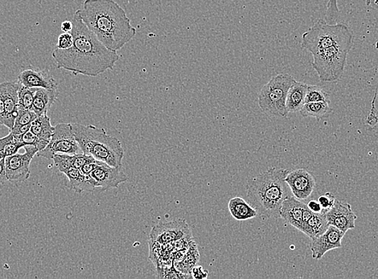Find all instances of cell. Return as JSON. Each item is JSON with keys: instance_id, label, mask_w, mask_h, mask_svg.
I'll list each match as a JSON object with an SVG mask.
<instances>
[{"instance_id": "obj_1", "label": "cell", "mask_w": 378, "mask_h": 279, "mask_svg": "<svg viewBox=\"0 0 378 279\" xmlns=\"http://www.w3.org/2000/svg\"><path fill=\"white\" fill-rule=\"evenodd\" d=\"M72 22V46L68 49H55L52 54L57 69L88 77H97L113 69L120 60L117 52L106 48L100 42L76 11Z\"/></svg>"}, {"instance_id": "obj_2", "label": "cell", "mask_w": 378, "mask_h": 279, "mask_svg": "<svg viewBox=\"0 0 378 279\" xmlns=\"http://www.w3.org/2000/svg\"><path fill=\"white\" fill-rule=\"evenodd\" d=\"M99 42L112 51H119L137 35L125 10L114 0H86L76 11Z\"/></svg>"}, {"instance_id": "obj_3", "label": "cell", "mask_w": 378, "mask_h": 279, "mask_svg": "<svg viewBox=\"0 0 378 279\" xmlns=\"http://www.w3.org/2000/svg\"><path fill=\"white\" fill-rule=\"evenodd\" d=\"M289 171L271 167L258 174L247 183V201L263 218H280L282 203L292 196L286 183Z\"/></svg>"}, {"instance_id": "obj_4", "label": "cell", "mask_w": 378, "mask_h": 279, "mask_svg": "<svg viewBox=\"0 0 378 279\" xmlns=\"http://www.w3.org/2000/svg\"><path fill=\"white\" fill-rule=\"evenodd\" d=\"M72 129L82 153L111 167H122L124 149L119 139L93 125L72 124Z\"/></svg>"}, {"instance_id": "obj_5", "label": "cell", "mask_w": 378, "mask_h": 279, "mask_svg": "<svg viewBox=\"0 0 378 279\" xmlns=\"http://www.w3.org/2000/svg\"><path fill=\"white\" fill-rule=\"evenodd\" d=\"M353 35L345 25H329L319 20L308 32L304 33L301 46L311 54L333 46L353 47Z\"/></svg>"}, {"instance_id": "obj_6", "label": "cell", "mask_w": 378, "mask_h": 279, "mask_svg": "<svg viewBox=\"0 0 378 279\" xmlns=\"http://www.w3.org/2000/svg\"><path fill=\"white\" fill-rule=\"evenodd\" d=\"M294 83L295 79L287 73H279L271 78L259 93V107L265 114L273 117L287 118V97Z\"/></svg>"}, {"instance_id": "obj_7", "label": "cell", "mask_w": 378, "mask_h": 279, "mask_svg": "<svg viewBox=\"0 0 378 279\" xmlns=\"http://www.w3.org/2000/svg\"><path fill=\"white\" fill-rule=\"evenodd\" d=\"M352 47L333 46L312 54L311 66L324 83L339 80L345 72L347 57Z\"/></svg>"}, {"instance_id": "obj_8", "label": "cell", "mask_w": 378, "mask_h": 279, "mask_svg": "<svg viewBox=\"0 0 378 279\" xmlns=\"http://www.w3.org/2000/svg\"><path fill=\"white\" fill-rule=\"evenodd\" d=\"M78 141H76L71 124H58L47 147L40 150L37 155L47 160H52L55 154L76 155L81 153Z\"/></svg>"}, {"instance_id": "obj_9", "label": "cell", "mask_w": 378, "mask_h": 279, "mask_svg": "<svg viewBox=\"0 0 378 279\" xmlns=\"http://www.w3.org/2000/svg\"><path fill=\"white\" fill-rule=\"evenodd\" d=\"M23 148L25 149V153H16L4 158L6 176H7L9 183L25 182L31 175L29 166H30L33 157L38 153L39 150L32 145H27Z\"/></svg>"}, {"instance_id": "obj_10", "label": "cell", "mask_w": 378, "mask_h": 279, "mask_svg": "<svg viewBox=\"0 0 378 279\" xmlns=\"http://www.w3.org/2000/svg\"><path fill=\"white\" fill-rule=\"evenodd\" d=\"M189 237H192L191 229L186 220L182 219L159 223L155 225L150 232V241L158 242L161 245Z\"/></svg>"}, {"instance_id": "obj_11", "label": "cell", "mask_w": 378, "mask_h": 279, "mask_svg": "<svg viewBox=\"0 0 378 279\" xmlns=\"http://www.w3.org/2000/svg\"><path fill=\"white\" fill-rule=\"evenodd\" d=\"M323 212L329 225L335 226L345 234L348 230L355 229L357 217L350 203L336 201L332 208Z\"/></svg>"}, {"instance_id": "obj_12", "label": "cell", "mask_w": 378, "mask_h": 279, "mask_svg": "<svg viewBox=\"0 0 378 279\" xmlns=\"http://www.w3.org/2000/svg\"><path fill=\"white\" fill-rule=\"evenodd\" d=\"M345 232L340 231L335 226L329 225L323 235L319 236L311 242L312 259L321 260L328 251L342 247V240Z\"/></svg>"}, {"instance_id": "obj_13", "label": "cell", "mask_w": 378, "mask_h": 279, "mask_svg": "<svg viewBox=\"0 0 378 279\" xmlns=\"http://www.w3.org/2000/svg\"><path fill=\"white\" fill-rule=\"evenodd\" d=\"M292 195L299 201L309 199L316 188V179L305 170L289 172L285 179Z\"/></svg>"}, {"instance_id": "obj_14", "label": "cell", "mask_w": 378, "mask_h": 279, "mask_svg": "<svg viewBox=\"0 0 378 279\" xmlns=\"http://www.w3.org/2000/svg\"><path fill=\"white\" fill-rule=\"evenodd\" d=\"M98 189L102 191L118 189L122 183L128 180V177L122 170V167H111L105 162H100L91 173Z\"/></svg>"}, {"instance_id": "obj_15", "label": "cell", "mask_w": 378, "mask_h": 279, "mask_svg": "<svg viewBox=\"0 0 378 279\" xmlns=\"http://www.w3.org/2000/svg\"><path fill=\"white\" fill-rule=\"evenodd\" d=\"M18 83L30 88L58 90L59 84L49 71L35 67H28L18 75Z\"/></svg>"}, {"instance_id": "obj_16", "label": "cell", "mask_w": 378, "mask_h": 279, "mask_svg": "<svg viewBox=\"0 0 378 279\" xmlns=\"http://www.w3.org/2000/svg\"><path fill=\"white\" fill-rule=\"evenodd\" d=\"M4 108L6 114V127H8L9 131L13 129L15 120L18 113V108H19V96H18V92H19L20 84L13 83V81H5L1 83Z\"/></svg>"}, {"instance_id": "obj_17", "label": "cell", "mask_w": 378, "mask_h": 279, "mask_svg": "<svg viewBox=\"0 0 378 279\" xmlns=\"http://www.w3.org/2000/svg\"><path fill=\"white\" fill-rule=\"evenodd\" d=\"M306 208L307 205L302 201L295 198L294 196H289L282 203L280 218L287 224L299 230Z\"/></svg>"}, {"instance_id": "obj_18", "label": "cell", "mask_w": 378, "mask_h": 279, "mask_svg": "<svg viewBox=\"0 0 378 279\" xmlns=\"http://www.w3.org/2000/svg\"><path fill=\"white\" fill-rule=\"evenodd\" d=\"M64 175L68 178L67 187L74 191L76 194H82L84 191L90 193L98 189L97 183L91 175H84L78 168H71Z\"/></svg>"}, {"instance_id": "obj_19", "label": "cell", "mask_w": 378, "mask_h": 279, "mask_svg": "<svg viewBox=\"0 0 378 279\" xmlns=\"http://www.w3.org/2000/svg\"><path fill=\"white\" fill-rule=\"evenodd\" d=\"M58 95V90L38 88L33 104V112L38 116L46 114L57 101Z\"/></svg>"}, {"instance_id": "obj_20", "label": "cell", "mask_w": 378, "mask_h": 279, "mask_svg": "<svg viewBox=\"0 0 378 279\" xmlns=\"http://www.w3.org/2000/svg\"><path fill=\"white\" fill-rule=\"evenodd\" d=\"M308 87V84L295 81V83L289 89L287 97L286 106L288 113L300 112L305 104V96Z\"/></svg>"}, {"instance_id": "obj_21", "label": "cell", "mask_w": 378, "mask_h": 279, "mask_svg": "<svg viewBox=\"0 0 378 279\" xmlns=\"http://www.w3.org/2000/svg\"><path fill=\"white\" fill-rule=\"evenodd\" d=\"M228 208L231 216L239 222H245L258 216L257 211L249 202L239 196L234 197L229 201Z\"/></svg>"}, {"instance_id": "obj_22", "label": "cell", "mask_w": 378, "mask_h": 279, "mask_svg": "<svg viewBox=\"0 0 378 279\" xmlns=\"http://www.w3.org/2000/svg\"><path fill=\"white\" fill-rule=\"evenodd\" d=\"M328 226L329 225L324 212L321 213H313L311 218L301 232L312 240L323 235L327 230Z\"/></svg>"}, {"instance_id": "obj_23", "label": "cell", "mask_w": 378, "mask_h": 279, "mask_svg": "<svg viewBox=\"0 0 378 279\" xmlns=\"http://www.w3.org/2000/svg\"><path fill=\"white\" fill-rule=\"evenodd\" d=\"M299 113L304 118L321 120L328 118L333 113V109L330 107L328 102H309L304 105Z\"/></svg>"}, {"instance_id": "obj_24", "label": "cell", "mask_w": 378, "mask_h": 279, "mask_svg": "<svg viewBox=\"0 0 378 279\" xmlns=\"http://www.w3.org/2000/svg\"><path fill=\"white\" fill-rule=\"evenodd\" d=\"M30 131L41 141L49 142L55 131V126L51 124L48 115L38 116L31 125Z\"/></svg>"}, {"instance_id": "obj_25", "label": "cell", "mask_w": 378, "mask_h": 279, "mask_svg": "<svg viewBox=\"0 0 378 279\" xmlns=\"http://www.w3.org/2000/svg\"><path fill=\"white\" fill-rule=\"evenodd\" d=\"M200 259L197 246L195 242L188 249L184 258L180 261H173L174 268L182 274L191 275V272ZM192 276V275H191Z\"/></svg>"}, {"instance_id": "obj_26", "label": "cell", "mask_w": 378, "mask_h": 279, "mask_svg": "<svg viewBox=\"0 0 378 279\" xmlns=\"http://www.w3.org/2000/svg\"><path fill=\"white\" fill-rule=\"evenodd\" d=\"M23 147L25 145L21 141V136L10 132L8 136L0 138V153L3 154L4 158L16 154L18 150Z\"/></svg>"}, {"instance_id": "obj_27", "label": "cell", "mask_w": 378, "mask_h": 279, "mask_svg": "<svg viewBox=\"0 0 378 279\" xmlns=\"http://www.w3.org/2000/svg\"><path fill=\"white\" fill-rule=\"evenodd\" d=\"M320 102H330L328 93L320 86L309 85L305 96V103Z\"/></svg>"}, {"instance_id": "obj_28", "label": "cell", "mask_w": 378, "mask_h": 279, "mask_svg": "<svg viewBox=\"0 0 378 279\" xmlns=\"http://www.w3.org/2000/svg\"><path fill=\"white\" fill-rule=\"evenodd\" d=\"M38 88H30V87H25L20 84L19 92V105L21 107L32 109L35 92Z\"/></svg>"}, {"instance_id": "obj_29", "label": "cell", "mask_w": 378, "mask_h": 279, "mask_svg": "<svg viewBox=\"0 0 378 279\" xmlns=\"http://www.w3.org/2000/svg\"><path fill=\"white\" fill-rule=\"evenodd\" d=\"M57 170L63 174H66L74 167V155L55 154L52 158Z\"/></svg>"}, {"instance_id": "obj_30", "label": "cell", "mask_w": 378, "mask_h": 279, "mask_svg": "<svg viewBox=\"0 0 378 279\" xmlns=\"http://www.w3.org/2000/svg\"><path fill=\"white\" fill-rule=\"evenodd\" d=\"M37 118L38 115L32 109L23 108L19 105L14 126L32 124L33 121Z\"/></svg>"}, {"instance_id": "obj_31", "label": "cell", "mask_w": 378, "mask_h": 279, "mask_svg": "<svg viewBox=\"0 0 378 279\" xmlns=\"http://www.w3.org/2000/svg\"><path fill=\"white\" fill-rule=\"evenodd\" d=\"M21 141L25 146L32 145V146L38 148L39 152L45 149L47 145L49 144V142L41 141V139L35 136L30 131L21 136Z\"/></svg>"}, {"instance_id": "obj_32", "label": "cell", "mask_w": 378, "mask_h": 279, "mask_svg": "<svg viewBox=\"0 0 378 279\" xmlns=\"http://www.w3.org/2000/svg\"><path fill=\"white\" fill-rule=\"evenodd\" d=\"M340 11L338 9V0H328L326 10V22L329 25H333V23L338 19Z\"/></svg>"}, {"instance_id": "obj_33", "label": "cell", "mask_w": 378, "mask_h": 279, "mask_svg": "<svg viewBox=\"0 0 378 279\" xmlns=\"http://www.w3.org/2000/svg\"><path fill=\"white\" fill-rule=\"evenodd\" d=\"M73 42V35L71 32H63L58 37L55 49L62 50L68 49L72 46Z\"/></svg>"}, {"instance_id": "obj_34", "label": "cell", "mask_w": 378, "mask_h": 279, "mask_svg": "<svg viewBox=\"0 0 378 279\" xmlns=\"http://www.w3.org/2000/svg\"><path fill=\"white\" fill-rule=\"evenodd\" d=\"M318 202L320 203L323 211H327L334 206L336 199L333 194L327 193L319 197Z\"/></svg>"}, {"instance_id": "obj_35", "label": "cell", "mask_w": 378, "mask_h": 279, "mask_svg": "<svg viewBox=\"0 0 378 279\" xmlns=\"http://www.w3.org/2000/svg\"><path fill=\"white\" fill-rule=\"evenodd\" d=\"M96 160L93 157L84 153L74 155V167L80 170V168L87 164L88 162Z\"/></svg>"}, {"instance_id": "obj_36", "label": "cell", "mask_w": 378, "mask_h": 279, "mask_svg": "<svg viewBox=\"0 0 378 279\" xmlns=\"http://www.w3.org/2000/svg\"><path fill=\"white\" fill-rule=\"evenodd\" d=\"M100 161L94 160L92 162H88L85 165L82 166L80 168V171L82 174H84L86 176H91V173L93 172L94 170H96V167L98 164H100Z\"/></svg>"}, {"instance_id": "obj_37", "label": "cell", "mask_w": 378, "mask_h": 279, "mask_svg": "<svg viewBox=\"0 0 378 279\" xmlns=\"http://www.w3.org/2000/svg\"><path fill=\"white\" fill-rule=\"evenodd\" d=\"M208 271H205L202 266H195L192 270L191 275L193 278L202 279L208 277Z\"/></svg>"}, {"instance_id": "obj_38", "label": "cell", "mask_w": 378, "mask_h": 279, "mask_svg": "<svg viewBox=\"0 0 378 279\" xmlns=\"http://www.w3.org/2000/svg\"><path fill=\"white\" fill-rule=\"evenodd\" d=\"M0 125L6 126V114L1 84H0Z\"/></svg>"}, {"instance_id": "obj_39", "label": "cell", "mask_w": 378, "mask_h": 279, "mask_svg": "<svg viewBox=\"0 0 378 279\" xmlns=\"http://www.w3.org/2000/svg\"><path fill=\"white\" fill-rule=\"evenodd\" d=\"M376 97H377V90L375 92V95H374V100H373V107H372V109H371L370 114L369 115L367 121H367V124L370 126H374L378 123V119L377 118V116H376L375 106H374Z\"/></svg>"}, {"instance_id": "obj_40", "label": "cell", "mask_w": 378, "mask_h": 279, "mask_svg": "<svg viewBox=\"0 0 378 279\" xmlns=\"http://www.w3.org/2000/svg\"><path fill=\"white\" fill-rule=\"evenodd\" d=\"M31 125L32 124L13 126V129H11L10 132L15 133V135L17 136H22L23 133L30 131Z\"/></svg>"}, {"instance_id": "obj_41", "label": "cell", "mask_w": 378, "mask_h": 279, "mask_svg": "<svg viewBox=\"0 0 378 279\" xmlns=\"http://www.w3.org/2000/svg\"><path fill=\"white\" fill-rule=\"evenodd\" d=\"M7 176H6L4 159L0 161V186H4L8 183Z\"/></svg>"}, {"instance_id": "obj_42", "label": "cell", "mask_w": 378, "mask_h": 279, "mask_svg": "<svg viewBox=\"0 0 378 279\" xmlns=\"http://www.w3.org/2000/svg\"><path fill=\"white\" fill-rule=\"evenodd\" d=\"M313 213H321L323 212L320 203L318 201H310L307 205Z\"/></svg>"}, {"instance_id": "obj_43", "label": "cell", "mask_w": 378, "mask_h": 279, "mask_svg": "<svg viewBox=\"0 0 378 279\" xmlns=\"http://www.w3.org/2000/svg\"><path fill=\"white\" fill-rule=\"evenodd\" d=\"M312 215H313V213L310 210L308 206H307L303 213L302 222H301V227L299 230L300 232L303 230V229L304 228V226L306 225L307 222H309Z\"/></svg>"}, {"instance_id": "obj_44", "label": "cell", "mask_w": 378, "mask_h": 279, "mask_svg": "<svg viewBox=\"0 0 378 279\" xmlns=\"http://www.w3.org/2000/svg\"><path fill=\"white\" fill-rule=\"evenodd\" d=\"M74 24L72 21L64 20L62 22L61 28L63 32H71L72 31Z\"/></svg>"}, {"instance_id": "obj_45", "label": "cell", "mask_w": 378, "mask_h": 279, "mask_svg": "<svg viewBox=\"0 0 378 279\" xmlns=\"http://www.w3.org/2000/svg\"><path fill=\"white\" fill-rule=\"evenodd\" d=\"M4 159V156L1 153H0V161H1Z\"/></svg>"}]
</instances>
